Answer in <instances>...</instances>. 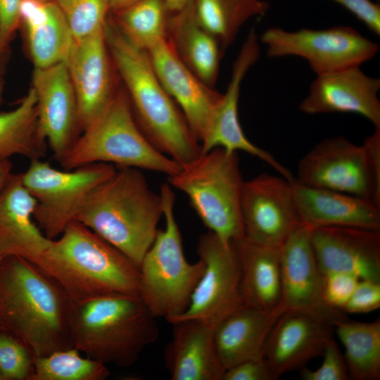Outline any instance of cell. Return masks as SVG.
<instances>
[{
    "mask_svg": "<svg viewBox=\"0 0 380 380\" xmlns=\"http://www.w3.org/2000/svg\"><path fill=\"white\" fill-rule=\"evenodd\" d=\"M71 300L33 262L16 255L0 261V319L33 356L72 348L69 332Z\"/></svg>",
    "mask_w": 380,
    "mask_h": 380,
    "instance_id": "obj_1",
    "label": "cell"
},
{
    "mask_svg": "<svg viewBox=\"0 0 380 380\" xmlns=\"http://www.w3.org/2000/svg\"><path fill=\"white\" fill-rule=\"evenodd\" d=\"M104 31L115 68L145 137L158 151L180 165L198 157L200 143L157 77L147 53L131 44L114 23L107 21Z\"/></svg>",
    "mask_w": 380,
    "mask_h": 380,
    "instance_id": "obj_2",
    "label": "cell"
},
{
    "mask_svg": "<svg viewBox=\"0 0 380 380\" xmlns=\"http://www.w3.org/2000/svg\"><path fill=\"white\" fill-rule=\"evenodd\" d=\"M72 302L110 294L139 296V267L118 248L74 221L34 262Z\"/></svg>",
    "mask_w": 380,
    "mask_h": 380,
    "instance_id": "obj_3",
    "label": "cell"
},
{
    "mask_svg": "<svg viewBox=\"0 0 380 380\" xmlns=\"http://www.w3.org/2000/svg\"><path fill=\"white\" fill-rule=\"evenodd\" d=\"M162 216V197L150 189L140 170L120 167L93 190L76 221L139 266Z\"/></svg>",
    "mask_w": 380,
    "mask_h": 380,
    "instance_id": "obj_4",
    "label": "cell"
},
{
    "mask_svg": "<svg viewBox=\"0 0 380 380\" xmlns=\"http://www.w3.org/2000/svg\"><path fill=\"white\" fill-rule=\"evenodd\" d=\"M72 348L105 365L128 367L159 334L156 317L140 296L110 294L71 301Z\"/></svg>",
    "mask_w": 380,
    "mask_h": 380,
    "instance_id": "obj_5",
    "label": "cell"
},
{
    "mask_svg": "<svg viewBox=\"0 0 380 380\" xmlns=\"http://www.w3.org/2000/svg\"><path fill=\"white\" fill-rule=\"evenodd\" d=\"M65 170L96 163L176 174L181 165L158 151L134 116L125 89L115 91L105 109L82 132L59 162Z\"/></svg>",
    "mask_w": 380,
    "mask_h": 380,
    "instance_id": "obj_6",
    "label": "cell"
},
{
    "mask_svg": "<svg viewBox=\"0 0 380 380\" xmlns=\"http://www.w3.org/2000/svg\"><path fill=\"white\" fill-rule=\"evenodd\" d=\"M160 194L165 226L144 255L139 267V296L150 312L167 322L187 309L192 293L201 277L204 263L186 260L174 207L175 195L170 184L163 183Z\"/></svg>",
    "mask_w": 380,
    "mask_h": 380,
    "instance_id": "obj_7",
    "label": "cell"
},
{
    "mask_svg": "<svg viewBox=\"0 0 380 380\" xmlns=\"http://www.w3.org/2000/svg\"><path fill=\"white\" fill-rule=\"evenodd\" d=\"M243 182L237 152L222 148L201 153L168 177L170 185L186 195L204 225L225 244L243 237Z\"/></svg>",
    "mask_w": 380,
    "mask_h": 380,
    "instance_id": "obj_8",
    "label": "cell"
},
{
    "mask_svg": "<svg viewBox=\"0 0 380 380\" xmlns=\"http://www.w3.org/2000/svg\"><path fill=\"white\" fill-rule=\"evenodd\" d=\"M295 180L380 206V141L370 138L357 145L343 137L324 139L299 160Z\"/></svg>",
    "mask_w": 380,
    "mask_h": 380,
    "instance_id": "obj_9",
    "label": "cell"
},
{
    "mask_svg": "<svg viewBox=\"0 0 380 380\" xmlns=\"http://www.w3.org/2000/svg\"><path fill=\"white\" fill-rule=\"evenodd\" d=\"M96 163L60 170L42 159L30 160L22 181L37 201L34 220L49 239L58 238L77 217L90 194L116 171Z\"/></svg>",
    "mask_w": 380,
    "mask_h": 380,
    "instance_id": "obj_10",
    "label": "cell"
},
{
    "mask_svg": "<svg viewBox=\"0 0 380 380\" xmlns=\"http://www.w3.org/2000/svg\"><path fill=\"white\" fill-rule=\"evenodd\" d=\"M260 41L267 45L268 56L301 57L317 75L360 67L379 50L376 43L350 26L293 32L271 27L262 33Z\"/></svg>",
    "mask_w": 380,
    "mask_h": 380,
    "instance_id": "obj_11",
    "label": "cell"
},
{
    "mask_svg": "<svg viewBox=\"0 0 380 380\" xmlns=\"http://www.w3.org/2000/svg\"><path fill=\"white\" fill-rule=\"evenodd\" d=\"M204 270L185 312L171 320L196 319L214 328L243 305L239 259L234 241L225 244L212 232L201 234L196 246Z\"/></svg>",
    "mask_w": 380,
    "mask_h": 380,
    "instance_id": "obj_12",
    "label": "cell"
},
{
    "mask_svg": "<svg viewBox=\"0 0 380 380\" xmlns=\"http://www.w3.org/2000/svg\"><path fill=\"white\" fill-rule=\"evenodd\" d=\"M293 182L267 173L244 181L241 197L244 239L266 246H281L300 224Z\"/></svg>",
    "mask_w": 380,
    "mask_h": 380,
    "instance_id": "obj_13",
    "label": "cell"
},
{
    "mask_svg": "<svg viewBox=\"0 0 380 380\" xmlns=\"http://www.w3.org/2000/svg\"><path fill=\"white\" fill-rule=\"evenodd\" d=\"M258 38L251 30L233 64L232 77L227 89L216 105L205 134L200 144L201 153L215 148L229 152L243 151L255 156L289 181L295 177L291 172L267 151L251 142L245 136L240 125L238 105L241 82L248 70L260 56Z\"/></svg>",
    "mask_w": 380,
    "mask_h": 380,
    "instance_id": "obj_14",
    "label": "cell"
},
{
    "mask_svg": "<svg viewBox=\"0 0 380 380\" xmlns=\"http://www.w3.org/2000/svg\"><path fill=\"white\" fill-rule=\"evenodd\" d=\"M31 87L37 99L39 131L53 158L60 162L82 132L65 62L34 68Z\"/></svg>",
    "mask_w": 380,
    "mask_h": 380,
    "instance_id": "obj_15",
    "label": "cell"
},
{
    "mask_svg": "<svg viewBox=\"0 0 380 380\" xmlns=\"http://www.w3.org/2000/svg\"><path fill=\"white\" fill-rule=\"evenodd\" d=\"M281 302L286 310L315 314L332 321L346 318L324 298V274L312 247L310 228L300 223L279 248Z\"/></svg>",
    "mask_w": 380,
    "mask_h": 380,
    "instance_id": "obj_16",
    "label": "cell"
},
{
    "mask_svg": "<svg viewBox=\"0 0 380 380\" xmlns=\"http://www.w3.org/2000/svg\"><path fill=\"white\" fill-rule=\"evenodd\" d=\"M104 28L74 39L65 61L77 101L82 131L105 109L117 91Z\"/></svg>",
    "mask_w": 380,
    "mask_h": 380,
    "instance_id": "obj_17",
    "label": "cell"
},
{
    "mask_svg": "<svg viewBox=\"0 0 380 380\" xmlns=\"http://www.w3.org/2000/svg\"><path fill=\"white\" fill-rule=\"evenodd\" d=\"M334 322L324 317L285 310L268 338L264 357L276 379L289 372L300 370L312 359L322 355L333 338Z\"/></svg>",
    "mask_w": 380,
    "mask_h": 380,
    "instance_id": "obj_18",
    "label": "cell"
},
{
    "mask_svg": "<svg viewBox=\"0 0 380 380\" xmlns=\"http://www.w3.org/2000/svg\"><path fill=\"white\" fill-rule=\"evenodd\" d=\"M145 51L161 84L179 106L194 136L201 144L222 94L196 76L180 61L167 38Z\"/></svg>",
    "mask_w": 380,
    "mask_h": 380,
    "instance_id": "obj_19",
    "label": "cell"
},
{
    "mask_svg": "<svg viewBox=\"0 0 380 380\" xmlns=\"http://www.w3.org/2000/svg\"><path fill=\"white\" fill-rule=\"evenodd\" d=\"M321 272L350 273L380 281V231L350 227L310 228Z\"/></svg>",
    "mask_w": 380,
    "mask_h": 380,
    "instance_id": "obj_20",
    "label": "cell"
},
{
    "mask_svg": "<svg viewBox=\"0 0 380 380\" xmlns=\"http://www.w3.org/2000/svg\"><path fill=\"white\" fill-rule=\"evenodd\" d=\"M379 78L365 75L360 67L317 75L299 110L307 114L356 113L380 128Z\"/></svg>",
    "mask_w": 380,
    "mask_h": 380,
    "instance_id": "obj_21",
    "label": "cell"
},
{
    "mask_svg": "<svg viewBox=\"0 0 380 380\" xmlns=\"http://www.w3.org/2000/svg\"><path fill=\"white\" fill-rule=\"evenodd\" d=\"M300 223L310 228L350 227L380 231V206L372 201L339 191L293 182Z\"/></svg>",
    "mask_w": 380,
    "mask_h": 380,
    "instance_id": "obj_22",
    "label": "cell"
},
{
    "mask_svg": "<svg viewBox=\"0 0 380 380\" xmlns=\"http://www.w3.org/2000/svg\"><path fill=\"white\" fill-rule=\"evenodd\" d=\"M37 201L24 186L22 173H11L0 197V253L32 262L46 251L47 238L34 220Z\"/></svg>",
    "mask_w": 380,
    "mask_h": 380,
    "instance_id": "obj_23",
    "label": "cell"
},
{
    "mask_svg": "<svg viewBox=\"0 0 380 380\" xmlns=\"http://www.w3.org/2000/svg\"><path fill=\"white\" fill-rule=\"evenodd\" d=\"M285 310L282 303L272 310L243 304L215 326V344L224 371L241 362L264 357L271 331Z\"/></svg>",
    "mask_w": 380,
    "mask_h": 380,
    "instance_id": "obj_24",
    "label": "cell"
},
{
    "mask_svg": "<svg viewBox=\"0 0 380 380\" xmlns=\"http://www.w3.org/2000/svg\"><path fill=\"white\" fill-rule=\"evenodd\" d=\"M171 324L172 338L165 350L170 379L222 380L224 369L215 344V328L196 319Z\"/></svg>",
    "mask_w": 380,
    "mask_h": 380,
    "instance_id": "obj_25",
    "label": "cell"
},
{
    "mask_svg": "<svg viewBox=\"0 0 380 380\" xmlns=\"http://www.w3.org/2000/svg\"><path fill=\"white\" fill-rule=\"evenodd\" d=\"M20 15L34 67L65 61L74 38L55 1L22 0Z\"/></svg>",
    "mask_w": 380,
    "mask_h": 380,
    "instance_id": "obj_26",
    "label": "cell"
},
{
    "mask_svg": "<svg viewBox=\"0 0 380 380\" xmlns=\"http://www.w3.org/2000/svg\"><path fill=\"white\" fill-rule=\"evenodd\" d=\"M166 38L180 61L202 82L213 87L223 49L196 20L191 1L168 17Z\"/></svg>",
    "mask_w": 380,
    "mask_h": 380,
    "instance_id": "obj_27",
    "label": "cell"
},
{
    "mask_svg": "<svg viewBox=\"0 0 380 380\" xmlns=\"http://www.w3.org/2000/svg\"><path fill=\"white\" fill-rule=\"evenodd\" d=\"M241 267L244 305L272 310L281 302L280 251L248 241H234Z\"/></svg>",
    "mask_w": 380,
    "mask_h": 380,
    "instance_id": "obj_28",
    "label": "cell"
},
{
    "mask_svg": "<svg viewBox=\"0 0 380 380\" xmlns=\"http://www.w3.org/2000/svg\"><path fill=\"white\" fill-rule=\"evenodd\" d=\"M46 144L39 131L37 99L31 87L15 108L0 112V162L15 155L41 159Z\"/></svg>",
    "mask_w": 380,
    "mask_h": 380,
    "instance_id": "obj_29",
    "label": "cell"
},
{
    "mask_svg": "<svg viewBox=\"0 0 380 380\" xmlns=\"http://www.w3.org/2000/svg\"><path fill=\"white\" fill-rule=\"evenodd\" d=\"M334 329L345 348L343 355L349 379H380V319L370 322H334Z\"/></svg>",
    "mask_w": 380,
    "mask_h": 380,
    "instance_id": "obj_30",
    "label": "cell"
},
{
    "mask_svg": "<svg viewBox=\"0 0 380 380\" xmlns=\"http://www.w3.org/2000/svg\"><path fill=\"white\" fill-rule=\"evenodd\" d=\"M191 4L198 24L222 49L234 42L245 23L265 15L270 8L264 0H192Z\"/></svg>",
    "mask_w": 380,
    "mask_h": 380,
    "instance_id": "obj_31",
    "label": "cell"
},
{
    "mask_svg": "<svg viewBox=\"0 0 380 380\" xmlns=\"http://www.w3.org/2000/svg\"><path fill=\"white\" fill-rule=\"evenodd\" d=\"M168 13L165 0H139L115 12L114 23L131 44L146 51L166 38Z\"/></svg>",
    "mask_w": 380,
    "mask_h": 380,
    "instance_id": "obj_32",
    "label": "cell"
},
{
    "mask_svg": "<svg viewBox=\"0 0 380 380\" xmlns=\"http://www.w3.org/2000/svg\"><path fill=\"white\" fill-rule=\"evenodd\" d=\"M110 374L106 365L83 357L75 348L33 356L30 380H104Z\"/></svg>",
    "mask_w": 380,
    "mask_h": 380,
    "instance_id": "obj_33",
    "label": "cell"
},
{
    "mask_svg": "<svg viewBox=\"0 0 380 380\" xmlns=\"http://www.w3.org/2000/svg\"><path fill=\"white\" fill-rule=\"evenodd\" d=\"M74 39L90 36L104 28L110 0H54Z\"/></svg>",
    "mask_w": 380,
    "mask_h": 380,
    "instance_id": "obj_34",
    "label": "cell"
},
{
    "mask_svg": "<svg viewBox=\"0 0 380 380\" xmlns=\"http://www.w3.org/2000/svg\"><path fill=\"white\" fill-rule=\"evenodd\" d=\"M33 355L14 334L0 327V372L4 380H30Z\"/></svg>",
    "mask_w": 380,
    "mask_h": 380,
    "instance_id": "obj_35",
    "label": "cell"
},
{
    "mask_svg": "<svg viewBox=\"0 0 380 380\" xmlns=\"http://www.w3.org/2000/svg\"><path fill=\"white\" fill-rule=\"evenodd\" d=\"M323 362L315 370L306 367L301 369L300 377L303 380H348L349 375L345 358L336 341L331 338L322 353Z\"/></svg>",
    "mask_w": 380,
    "mask_h": 380,
    "instance_id": "obj_36",
    "label": "cell"
},
{
    "mask_svg": "<svg viewBox=\"0 0 380 380\" xmlns=\"http://www.w3.org/2000/svg\"><path fill=\"white\" fill-rule=\"evenodd\" d=\"M360 279L350 273L324 274V298L328 306L341 310L352 296Z\"/></svg>",
    "mask_w": 380,
    "mask_h": 380,
    "instance_id": "obj_37",
    "label": "cell"
},
{
    "mask_svg": "<svg viewBox=\"0 0 380 380\" xmlns=\"http://www.w3.org/2000/svg\"><path fill=\"white\" fill-rule=\"evenodd\" d=\"M380 308V281L360 279L352 296L341 310L366 313Z\"/></svg>",
    "mask_w": 380,
    "mask_h": 380,
    "instance_id": "obj_38",
    "label": "cell"
},
{
    "mask_svg": "<svg viewBox=\"0 0 380 380\" xmlns=\"http://www.w3.org/2000/svg\"><path fill=\"white\" fill-rule=\"evenodd\" d=\"M222 380H276L265 357L238 363L225 369Z\"/></svg>",
    "mask_w": 380,
    "mask_h": 380,
    "instance_id": "obj_39",
    "label": "cell"
},
{
    "mask_svg": "<svg viewBox=\"0 0 380 380\" xmlns=\"http://www.w3.org/2000/svg\"><path fill=\"white\" fill-rule=\"evenodd\" d=\"M362 21L372 32L380 34V6L371 0H331Z\"/></svg>",
    "mask_w": 380,
    "mask_h": 380,
    "instance_id": "obj_40",
    "label": "cell"
},
{
    "mask_svg": "<svg viewBox=\"0 0 380 380\" xmlns=\"http://www.w3.org/2000/svg\"><path fill=\"white\" fill-rule=\"evenodd\" d=\"M22 0H0V34L9 43L20 23Z\"/></svg>",
    "mask_w": 380,
    "mask_h": 380,
    "instance_id": "obj_41",
    "label": "cell"
},
{
    "mask_svg": "<svg viewBox=\"0 0 380 380\" xmlns=\"http://www.w3.org/2000/svg\"><path fill=\"white\" fill-rule=\"evenodd\" d=\"M12 163L10 160L0 162V197L3 189L12 173Z\"/></svg>",
    "mask_w": 380,
    "mask_h": 380,
    "instance_id": "obj_42",
    "label": "cell"
},
{
    "mask_svg": "<svg viewBox=\"0 0 380 380\" xmlns=\"http://www.w3.org/2000/svg\"><path fill=\"white\" fill-rule=\"evenodd\" d=\"M192 0H165L169 13L178 12L185 8Z\"/></svg>",
    "mask_w": 380,
    "mask_h": 380,
    "instance_id": "obj_43",
    "label": "cell"
},
{
    "mask_svg": "<svg viewBox=\"0 0 380 380\" xmlns=\"http://www.w3.org/2000/svg\"><path fill=\"white\" fill-rule=\"evenodd\" d=\"M137 1L139 0H110V11L115 13L137 2Z\"/></svg>",
    "mask_w": 380,
    "mask_h": 380,
    "instance_id": "obj_44",
    "label": "cell"
},
{
    "mask_svg": "<svg viewBox=\"0 0 380 380\" xmlns=\"http://www.w3.org/2000/svg\"><path fill=\"white\" fill-rule=\"evenodd\" d=\"M8 44L0 34V68L4 69L8 52Z\"/></svg>",
    "mask_w": 380,
    "mask_h": 380,
    "instance_id": "obj_45",
    "label": "cell"
},
{
    "mask_svg": "<svg viewBox=\"0 0 380 380\" xmlns=\"http://www.w3.org/2000/svg\"><path fill=\"white\" fill-rule=\"evenodd\" d=\"M4 69L0 68V104L3 101V94H4Z\"/></svg>",
    "mask_w": 380,
    "mask_h": 380,
    "instance_id": "obj_46",
    "label": "cell"
},
{
    "mask_svg": "<svg viewBox=\"0 0 380 380\" xmlns=\"http://www.w3.org/2000/svg\"><path fill=\"white\" fill-rule=\"evenodd\" d=\"M39 1H54V0H39Z\"/></svg>",
    "mask_w": 380,
    "mask_h": 380,
    "instance_id": "obj_47",
    "label": "cell"
},
{
    "mask_svg": "<svg viewBox=\"0 0 380 380\" xmlns=\"http://www.w3.org/2000/svg\"><path fill=\"white\" fill-rule=\"evenodd\" d=\"M0 380H4V379H3V377H2V376H1V372H0Z\"/></svg>",
    "mask_w": 380,
    "mask_h": 380,
    "instance_id": "obj_48",
    "label": "cell"
},
{
    "mask_svg": "<svg viewBox=\"0 0 380 380\" xmlns=\"http://www.w3.org/2000/svg\"><path fill=\"white\" fill-rule=\"evenodd\" d=\"M2 258H3V255H2L1 254V253H0V261H1V260L2 259Z\"/></svg>",
    "mask_w": 380,
    "mask_h": 380,
    "instance_id": "obj_49",
    "label": "cell"
},
{
    "mask_svg": "<svg viewBox=\"0 0 380 380\" xmlns=\"http://www.w3.org/2000/svg\"><path fill=\"white\" fill-rule=\"evenodd\" d=\"M1 319H0V327H1Z\"/></svg>",
    "mask_w": 380,
    "mask_h": 380,
    "instance_id": "obj_50",
    "label": "cell"
}]
</instances>
